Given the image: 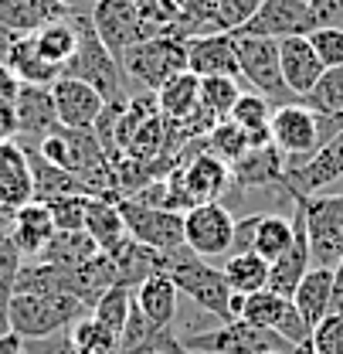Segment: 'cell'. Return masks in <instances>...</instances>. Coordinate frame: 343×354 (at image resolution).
<instances>
[{"label": "cell", "mask_w": 343, "mask_h": 354, "mask_svg": "<svg viewBox=\"0 0 343 354\" xmlns=\"http://www.w3.org/2000/svg\"><path fill=\"white\" fill-rule=\"evenodd\" d=\"M0 354H24V337H17L14 330L0 334Z\"/></svg>", "instance_id": "816d5d0a"}, {"label": "cell", "mask_w": 343, "mask_h": 354, "mask_svg": "<svg viewBox=\"0 0 343 354\" xmlns=\"http://www.w3.org/2000/svg\"><path fill=\"white\" fill-rule=\"evenodd\" d=\"M330 313H343V263L333 269V297H330Z\"/></svg>", "instance_id": "f907efd6"}, {"label": "cell", "mask_w": 343, "mask_h": 354, "mask_svg": "<svg viewBox=\"0 0 343 354\" xmlns=\"http://www.w3.org/2000/svg\"><path fill=\"white\" fill-rule=\"evenodd\" d=\"M10 44H14V35L0 28V65L7 62V55H10Z\"/></svg>", "instance_id": "db71d44e"}, {"label": "cell", "mask_w": 343, "mask_h": 354, "mask_svg": "<svg viewBox=\"0 0 343 354\" xmlns=\"http://www.w3.org/2000/svg\"><path fill=\"white\" fill-rule=\"evenodd\" d=\"M24 354H75V348H72V327L58 330V334H48V337L24 341Z\"/></svg>", "instance_id": "bcb514c9"}, {"label": "cell", "mask_w": 343, "mask_h": 354, "mask_svg": "<svg viewBox=\"0 0 343 354\" xmlns=\"http://www.w3.org/2000/svg\"><path fill=\"white\" fill-rule=\"evenodd\" d=\"M272 113H275V106H272L265 95H258V92H242L228 120L238 123L245 133H258V130H268Z\"/></svg>", "instance_id": "60d3db41"}, {"label": "cell", "mask_w": 343, "mask_h": 354, "mask_svg": "<svg viewBox=\"0 0 343 354\" xmlns=\"http://www.w3.org/2000/svg\"><path fill=\"white\" fill-rule=\"evenodd\" d=\"M24 266V256L17 252V245L10 242V235H0V334L10 330L7 324V310L14 300V290H17V272Z\"/></svg>", "instance_id": "f35d334b"}, {"label": "cell", "mask_w": 343, "mask_h": 354, "mask_svg": "<svg viewBox=\"0 0 343 354\" xmlns=\"http://www.w3.org/2000/svg\"><path fill=\"white\" fill-rule=\"evenodd\" d=\"M31 201H35V180H31V164L24 147L17 140L0 143V212L14 215Z\"/></svg>", "instance_id": "ac0fdd59"}, {"label": "cell", "mask_w": 343, "mask_h": 354, "mask_svg": "<svg viewBox=\"0 0 343 354\" xmlns=\"http://www.w3.org/2000/svg\"><path fill=\"white\" fill-rule=\"evenodd\" d=\"M272 354H279V351H272Z\"/></svg>", "instance_id": "11a10c76"}, {"label": "cell", "mask_w": 343, "mask_h": 354, "mask_svg": "<svg viewBox=\"0 0 343 354\" xmlns=\"http://www.w3.org/2000/svg\"><path fill=\"white\" fill-rule=\"evenodd\" d=\"M272 143L286 153V164H300L309 153L320 150V133H316V113L306 109L302 102H289V106H279L272 113Z\"/></svg>", "instance_id": "30bf717a"}, {"label": "cell", "mask_w": 343, "mask_h": 354, "mask_svg": "<svg viewBox=\"0 0 343 354\" xmlns=\"http://www.w3.org/2000/svg\"><path fill=\"white\" fill-rule=\"evenodd\" d=\"M72 17L58 0H0V28L14 38H35L41 28Z\"/></svg>", "instance_id": "ffe728a7"}, {"label": "cell", "mask_w": 343, "mask_h": 354, "mask_svg": "<svg viewBox=\"0 0 343 354\" xmlns=\"http://www.w3.org/2000/svg\"><path fill=\"white\" fill-rule=\"evenodd\" d=\"M109 259L116 266V283H123V286H139L143 279H150L153 272H160V252H153V249H146V245H139L133 235H126L112 252H109Z\"/></svg>", "instance_id": "d4e9b609"}, {"label": "cell", "mask_w": 343, "mask_h": 354, "mask_svg": "<svg viewBox=\"0 0 343 354\" xmlns=\"http://www.w3.org/2000/svg\"><path fill=\"white\" fill-rule=\"evenodd\" d=\"M184 242L201 259H228L235 242V215L221 201L194 205L184 212Z\"/></svg>", "instance_id": "9c48e42d"}, {"label": "cell", "mask_w": 343, "mask_h": 354, "mask_svg": "<svg viewBox=\"0 0 343 354\" xmlns=\"http://www.w3.org/2000/svg\"><path fill=\"white\" fill-rule=\"evenodd\" d=\"M313 354H343V313H330L313 327Z\"/></svg>", "instance_id": "f6af8a7d"}, {"label": "cell", "mask_w": 343, "mask_h": 354, "mask_svg": "<svg viewBox=\"0 0 343 354\" xmlns=\"http://www.w3.org/2000/svg\"><path fill=\"white\" fill-rule=\"evenodd\" d=\"M316 58L323 62V68H337L343 65V28H316L306 35Z\"/></svg>", "instance_id": "ee69618b"}, {"label": "cell", "mask_w": 343, "mask_h": 354, "mask_svg": "<svg viewBox=\"0 0 343 354\" xmlns=\"http://www.w3.org/2000/svg\"><path fill=\"white\" fill-rule=\"evenodd\" d=\"M17 143L28 150V147H38L48 133H55L58 123V113H55V102H51V88L41 86H24L17 102Z\"/></svg>", "instance_id": "e0dca14e"}, {"label": "cell", "mask_w": 343, "mask_h": 354, "mask_svg": "<svg viewBox=\"0 0 343 354\" xmlns=\"http://www.w3.org/2000/svg\"><path fill=\"white\" fill-rule=\"evenodd\" d=\"M309 31H316V21H313V10L306 0H262L258 14L238 35L282 41V38H300Z\"/></svg>", "instance_id": "7c38bea8"}, {"label": "cell", "mask_w": 343, "mask_h": 354, "mask_svg": "<svg viewBox=\"0 0 343 354\" xmlns=\"http://www.w3.org/2000/svg\"><path fill=\"white\" fill-rule=\"evenodd\" d=\"M55 218H51V212H48V205L44 201H31V205H24V208H17L14 212V218H10V242L17 245V252L21 256H28V259H38L44 249H48V242L55 239Z\"/></svg>", "instance_id": "603a6c76"}, {"label": "cell", "mask_w": 343, "mask_h": 354, "mask_svg": "<svg viewBox=\"0 0 343 354\" xmlns=\"http://www.w3.org/2000/svg\"><path fill=\"white\" fill-rule=\"evenodd\" d=\"M133 304H136V290L116 283V286H109V290L99 297V304L92 307V317H95L102 327H109L112 334H123L129 313H133Z\"/></svg>", "instance_id": "836d02e7"}, {"label": "cell", "mask_w": 343, "mask_h": 354, "mask_svg": "<svg viewBox=\"0 0 343 354\" xmlns=\"http://www.w3.org/2000/svg\"><path fill=\"white\" fill-rule=\"evenodd\" d=\"M316 28H343V0H306Z\"/></svg>", "instance_id": "7dc6e473"}, {"label": "cell", "mask_w": 343, "mask_h": 354, "mask_svg": "<svg viewBox=\"0 0 343 354\" xmlns=\"http://www.w3.org/2000/svg\"><path fill=\"white\" fill-rule=\"evenodd\" d=\"M330 297H333V269L313 266V269L302 276V283L296 286L293 304H296V310L302 313V320H306L309 327H316L323 317H330Z\"/></svg>", "instance_id": "484cf974"}, {"label": "cell", "mask_w": 343, "mask_h": 354, "mask_svg": "<svg viewBox=\"0 0 343 354\" xmlns=\"http://www.w3.org/2000/svg\"><path fill=\"white\" fill-rule=\"evenodd\" d=\"M235 55H238V68L242 79L255 88L258 95H265L275 109L300 102L286 79H282V62H279V41L272 38H252V35H235Z\"/></svg>", "instance_id": "52a82bcc"}, {"label": "cell", "mask_w": 343, "mask_h": 354, "mask_svg": "<svg viewBox=\"0 0 343 354\" xmlns=\"http://www.w3.org/2000/svg\"><path fill=\"white\" fill-rule=\"evenodd\" d=\"M286 153L275 143L252 147L238 164H231V184L238 191H262V187H282L286 191Z\"/></svg>", "instance_id": "9a60e30c"}, {"label": "cell", "mask_w": 343, "mask_h": 354, "mask_svg": "<svg viewBox=\"0 0 343 354\" xmlns=\"http://www.w3.org/2000/svg\"><path fill=\"white\" fill-rule=\"evenodd\" d=\"M204 147H208V153H215L217 160H224L231 167V164H238L248 153V133L242 130L238 123H231V120H221L215 130L204 136Z\"/></svg>", "instance_id": "74e56055"}, {"label": "cell", "mask_w": 343, "mask_h": 354, "mask_svg": "<svg viewBox=\"0 0 343 354\" xmlns=\"http://www.w3.org/2000/svg\"><path fill=\"white\" fill-rule=\"evenodd\" d=\"M242 88L238 79H224V75H211V79H201V106L215 116L217 123L231 116L235 102H238Z\"/></svg>", "instance_id": "ab89813d"}, {"label": "cell", "mask_w": 343, "mask_h": 354, "mask_svg": "<svg viewBox=\"0 0 343 354\" xmlns=\"http://www.w3.org/2000/svg\"><path fill=\"white\" fill-rule=\"evenodd\" d=\"M286 307H289L286 297H279V293H272V290H258L252 297H245L238 320H245V324H252V327L275 330L279 320H282V313H286Z\"/></svg>", "instance_id": "8d00e7d4"}, {"label": "cell", "mask_w": 343, "mask_h": 354, "mask_svg": "<svg viewBox=\"0 0 343 354\" xmlns=\"http://www.w3.org/2000/svg\"><path fill=\"white\" fill-rule=\"evenodd\" d=\"M224 283L231 286V293L252 297L258 290H268V263L255 252H242V256H228L221 263Z\"/></svg>", "instance_id": "1f68e13d"}, {"label": "cell", "mask_w": 343, "mask_h": 354, "mask_svg": "<svg viewBox=\"0 0 343 354\" xmlns=\"http://www.w3.org/2000/svg\"><path fill=\"white\" fill-rule=\"evenodd\" d=\"M75 21H79V51H75V58L68 62L65 75L88 82V86L106 99V106H109V102H126V92H123V82H126V79H123L119 58L99 41V35H95L88 14H75Z\"/></svg>", "instance_id": "3957f363"}, {"label": "cell", "mask_w": 343, "mask_h": 354, "mask_svg": "<svg viewBox=\"0 0 343 354\" xmlns=\"http://www.w3.org/2000/svg\"><path fill=\"white\" fill-rule=\"evenodd\" d=\"M293 228H296L293 245L268 266V290L279 293V297H286V300H293V293H296V286L302 283V276L313 269L309 239H306V221H302V212L296 201H293Z\"/></svg>", "instance_id": "2e32d148"}, {"label": "cell", "mask_w": 343, "mask_h": 354, "mask_svg": "<svg viewBox=\"0 0 343 354\" xmlns=\"http://www.w3.org/2000/svg\"><path fill=\"white\" fill-rule=\"evenodd\" d=\"M306 221L309 256L320 269L343 263V194H293Z\"/></svg>", "instance_id": "277c9868"}, {"label": "cell", "mask_w": 343, "mask_h": 354, "mask_svg": "<svg viewBox=\"0 0 343 354\" xmlns=\"http://www.w3.org/2000/svg\"><path fill=\"white\" fill-rule=\"evenodd\" d=\"M86 232L92 235V242L99 245V252H112V249L126 239V225H123V215H119V201L88 198Z\"/></svg>", "instance_id": "83f0119b"}, {"label": "cell", "mask_w": 343, "mask_h": 354, "mask_svg": "<svg viewBox=\"0 0 343 354\" xmlns=\"http://www.w3.org/2000/svg\"><path fill=\"white\" fill-rule=\"evenodd\" d=\"M61 7H68L72 14H92V7H95V0H58Z\"/></svg>", "instance_id": "f5cc1de1"}, {"label": "cell", "mask_w": 343, "mask_h": 354, "mask_svg": "<svg viewBox=\"0 0 343 354\" xmlns=\"http://www.w3.org/2000/svg\"><path fill=\"white\" fill-rule=\"evenodd\" d=\"M51 102H55L58 123L68 130H92L106 109V99L88 82L72 75H61L58 82H51Z\"/></svg>", "instance_id": "5bb4252c"}, {"label": "cell", "mask_w": 343, "mask_h": 354, "mask_svg": "<svg viewBox=\"0 0 343 354\" xmlns=\"http://www.w3.org/2000/svg\"><path fill=\"white\" fill-rule=\"evenodd\" d=\"M92 256H99V245L92 242L88 232H55V239L48 242L38 263H48L61 272H72L79 266H86Z\"/></svg>", "instance_id": "f1b7e54d"}, {"label": "cell", "mask_w": 343, "mask_h": 354, "mask_svg": "<svg viewBox=\"0 0 343 354\" xmlns=\"http://www.w3.org/2000/svg\"><path fill=\"white\" fill-rule=\"evenodd\" d=\"M197 106H201V79H197L194 72L173 75L170 82L157 92V109H160V116H167L173 123H180V120H187L190 113H197Z\"/></svg>", "instance_id": "f546056e"}, {"label": "cell", "mask_w": 343, "mask_h": 354, "mask_svg": "<svg viewBox=\"0 0 343 354\" xmlns=\"http://www.w3.org/2000/svg\"><path fill=\"white\" fill-rule=\"evenodd\" d=\"M92 310L72 297V293H58V297H35V293H14L10 310H7V324L17 337L35 341L48 337L58 330H68L72 324H79Z\"/></svg>", "instance_id": "7a4b0ae2"}, {"label": "cell", "mask_w": 343, "mask_h": 354, "mask_svg": "<svg viewBox=\"0 0 343 354\" xmlns=\"http://www.w3.org/2000/svg\"><path fill=\"white\" fill-rule=\"evenodd\" d=\"M300 102L306 109H313L316 116H337V113H343V65L326 68L320 75L316 88L309 95H302Z\"/></svg>", "instance_id": "e575fe53"}, {"label": "cell", "mask_w": 343, "mask_h": 354, "mask_svg": "<svg viewBox=\"0 0 343 354\" xmlns=\"http://www.w3.org/2000/svg\"><path fill=\"white\" fill-rule=\"evenodd\" d=\"M35 48H38V55H41L51 68H58V72L65 75L68 62H72L75 51H79V21H75V14L65 17V21H55V24L41 28V31L35 35Z\"/></svg>", "instance_id": "4316f807"}, {"label": "cell", "mask_w": 343, "mask_h": 354, "mask_svg": "<svg viewBox=\"0 0 343 354\" xmlns=\"http://www.w3.org/2000/svg\"><path fill=\"white\" fill-rule=\"evenodd\" d=\"M180 180H184L190 205H208V201H217L231 187V167L224 160H217L215 153L201 150L187 160V167L180 171Z\"/></svg>", "instance_id": "44dd1931"}, {"label": "cell", "mask_w": 343, "mask_h": 354, "mask_svg": "<svg viewBox=\"0 0 343 354\" xmlns=\"http://www.w3.org/2000/svg\"><path fill=\"white\" fill-rule=\"evenodd\" d=\"M136 307L146 320H153L160 327H173L177 313H180V290L167 272H153L150 279H143L136 286Z\"/></svg>", "instance_id": "cb8c5ba5"}, {"label": "cell", "mask_w": 343, "mask_h": 354, "mask_svg": "<svg viewBox=\"0 0 343 354\" xmlns=\"http://www.w3.org/2000/svg\"><path fill=\"white\" fill-rule=\"evenodd\" d=\"M17 140V109L14 102H0V143Z\"/></svg>", "instance_id": "681fc988"}, {"label": "cell", "mask_w": 343, "mask_h": 354, "mask_svg": "<svg viewBox=\"0 0 343 354\" xmlns=\"http://www.w3.org/2000/svg\"><path fill=\"white\" fill-rule=\"evenodd\" d=\"M293 235H296V228H293V218H282V215H272V212H265V215H258L255 221V239H252V252L262 256L265 263L272 266L289 245H293Z\"/></svg>", "instance_id": "d6a6232c"}, {"label": "cell", "mask_w": 343, "mask_h": 354, "mask_svg": "<svg viewBox=\"0 0 343 354\" xmlns=\"http://www.w3.org/2000/svg\"><path fill=\"white\" fill-rule=\"evenodd\" d=\"M44 205H48L58 232H86L88 194H65V198H55V201H44Z\"/></svg>", "instance_id": "b9f144b4"}, {"label": "cell", "mask_w": 343, "mask_h": 354, "mask_svg": "<svg viewBox=\"0 0 343 354\" xmlns=\"http://www.w3.org/2000/svg\"><path fill=\"white\" fill-rule=\"evenodd\" d=\"M262 0H217L215 3V21L224 35H238L252 17L258 14Z\"/></svg>", "instance_id": "7bdbcfd3"}, {"label": "cell", "mask_w": 343, "mask_h": 354, "mask_svg": "<svg viewBox=\"0 0 343 354\" xmlns=\"http://www.w3.org/2000/svg\"><path fill=\"white\" fill-rule=\"evenodd\" d=\"M160 272H167L177 290L184 297H190L197 307L204 310L208 317H215L217 324H231V286L224 283L221 266H211L208 259L194 256L190 249L180 256H164L160 259Z\"/></svg>", "instance_id": "6da1fadb"}, {"label": "cell", "mask_w": 343, "mask_h": 354, "mask_svg": "<svg viewBox=\"0 0 343 354\" xmlns=\"http://www.w3.org/2000/svg\"><path fill=\"white\" fill-rule=\"evenodd\" d=\"M21 88H24V82H21L17 72L3 62V65H0V102H17Z\"/></svg>", "instance_id": "c3c4849f"}, {"label": "cell", "mask_w": 343, "mask_h": 354, "mask_svg": "<svg viewBox=\"0 0 343 354\" xmlns=\"http://www.w3.org/2000/svg\"><path fill=\"white\" fill-rule=\"evenodd\" d=\"M99 41L106 44L116 58H123L129 48H136L139 41H146L139 10L129 0H95L92 14H88Z\"/></svg>", "instance_id": "8fae6325"}, {"label": "cell", "mask_w": 343, "mask_h": 354, "mask_svg": "<svg viewBox=\"0 0 343 354\" xmlns=\"http://www.w3.org/2000/svg\"><path fill=\"white\" fill-rule=\"evenodd\" d=\"M7 65L17 72V79H21L24 86L51 88V82H58V79H61V72H58V68H51L41 55H38L35 38H14L10 55H7Z\"/></svg>", "instance_id": "4dcf8cb0"}, {"label": "cell", "mask_w": 343, "mask_h": 354, "mask_svg": "<svg viewBox=\"0 0 343 354\" xmlns=\"http://www.w3.org/2000/svg\"><path fill=\"white\" fill-rule=\"evenodd\" d=\"M72 348L75 354H119V334H112L88 313L79 324H72Z\"/></svg>", "instance_id": "d590c367"}, {"label": "cell", "mask_w": 343, "mask_h": 354, "mask_svg": "<svg viewBox=\"0 0 343 354\" xmlns=\"http://www.w3.org/2000/svg\"><path fill=\"white\" fill-rule=\"evenodd\" d=\"M119 215L126 225V235H133L139 245L160 252V256H180L187 252L184 242V215L180 212H164V208H150L139 205L133 198L119 201Z\"/></svg>", "instance_id": "ba28073f"}, {"label": "cell", "mask_w": 343, "mask_h": 354, "mask_svg": "<svg viewBox=\"0 0 343 354\" xmlns=\"http://www.w3.org/2000/svg\"><path fill=\"white\" fill-rule=\"evenodd\" d=\"M279 62H282V79H286V86H289V92L296 99L309 95L316 88V82H320V75L326 72L306 35H300V38H282L279 41Z\"/></svg>", "instance_id": "7402d4cb"}, {"label": "cell", "mask_w": 343, "mask_h": 354, "mask_svg": "<svg viewBox=\"0 0 343 354\" xmlns=\"http://www.w3.org/2000/svg\"><path fill=\"white\" fill-rule=\"evenodd\" d=\"M187 354H289L293 344L286 337H279L275 330L252 327L245 320H231V324H215L208 330L187 334L180 337Z\"/></svg>", "instance_id": "8992f818"}, {"label": "cell", "mask_w": 343, "mask_h": 354, "mask_svg": "<svg viewBox=\"0 0 343 354\" xmlns=\"http://www.w3.org/2000/svg\"><path fill=\"white\" fill-rule=\"evenodd\" d=\"M187 72H194L197 79H242L238 68V55H235V35H204V38H190L187 41Z\"/></svg>", "instance_id": "d6986e66"}, {"label": "cell", "mask_w": 343, "mask_h": 354, "mask_svg": "<svg viewBox=\"0 0 343 354\" xmlns=\"http://www.w3.org/2000/svg\"><path fill=\"white\" fill-rule=\"evenodd\" d=\"M340 177H343V133H337L316 153H309L306 160L293 164L286 171V191L289 194H320L323 187H330Z\"/></svg>", "instance_id": "4fadbf2b"}, {"label": "cell", "mask_w": 343, "mask_h": 354, "mask_svg": "<svg viewBox=\"0 0 343 354\" xmlns=\"http://www.w3.org/2000/svg\"><path fill=\"white\" fill-rule=\"evenodd\" d=\"M119 65H123V79L139 82L143 92H160L173 75L187 72V41L167 35L146 38L136 48H129L119 58Z\"/></svg>", "instance_id": "5b68a950"}]
</instances>
